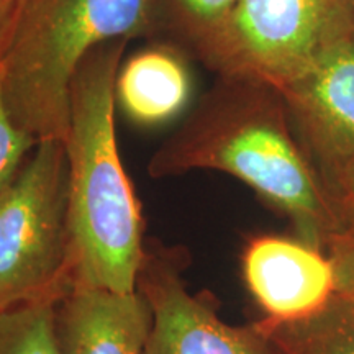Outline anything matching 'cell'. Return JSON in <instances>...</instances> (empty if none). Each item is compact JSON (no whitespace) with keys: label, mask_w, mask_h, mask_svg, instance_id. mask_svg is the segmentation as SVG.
<instances>
[{"label":"cell","mask_w":354,"mask_h":354,"mask_svg":"<svg viewBox=\"0 0 354 354\" xmlns=\"http://www.w3.org/2000/svg\"><path fill=\"white\" fill-rule=\"evenodd\" d=\"M336 274V295L354 302V238L335 234L325 246Z\"/></svg>","instance_id":"15"},{"label":"cell","mask_w":354,"mask_h":354,"mask_svg":"<svg viewBox=\"0 0 354 354\" xmlns=\"http://www.w3.org/2000/svg\"><path fill=\"white\" fill-rule=\"evenodd\" d=\"M326 192L354 172V32L279 91Z\"/></svg>","instance_id":"7"},{"label":"cell","mask_w":354,"mask_h":354,"mask_svg":"<svg viewBox=\"0 0 354 354\" xmlns=\"http://www.w3.org/2000/svg\"><path fill=\"white\" fill-rule=\"evenodd\" d=\"M248 292L269 323L300 322L322 312L336 295L328 254L300 238L258 234L243 248Z\"/></svg>","instance_id":"8"},{"label":"cell","mask_w":354,"mask_h":354,"mask_svg":"<svg viewBox=\"0 0 354 354\" xmlns=\"http://www.w3.org/2000/svg\"><path fill=\"white\" fill-rule=\"evenodd\" d=\"M56 304H26L0 313V354H61Z\"/></svg>","instance_id":"12"},{"label":"cell","mask_w":354,"mask_h":354,"mask_svg":"<svg viewBox=\"0 0 354 354\" xmlns=\"http://www.w3.org/2000/svg\"><path fill=\"white\" fill-rule=\"evenodd\" d=\"M71 287L66 146L39 141L0 198V313L57 302Z\"/></svg>","instance_id":"4"},{"label":"cell","mask_w":354,"mask_h":354,"mask_svg":"<svg viewBox=\"0 0 354 354\" xmlns=\"http://www.w3.org/2000/svg\"><path fill=\"white\" fill-rule=\"evenodd\" d=\"M172 2L183 28L197 46L228 20L240 0H172Z\"/></svg>","instance_id":"14"},{"label":"cell","mask_w":354,"mask_h":354,"mask_svg":"<svg viewBox=\"0 0 354 354\" xmlns=\"http://www.w3.org/2000/svg\"><path fill=\"white\" fill-rule=\"evenodd\" d=\"M38 141L17 125L7 107L3 94V71L0 66V198L15 183L26 156L32 154Z\"/></svg>","instance_id":"13"},{"label":"cell","mask_w":354,"mask_h":354,"mask_svg":"<svg viewBox=\"0 0 354 354\" xmlns=\"http://www.w3.org/2000/svg\"><path fill=\"white\" fill-rule=\"evenodd\" d=\"M254 325L276 354H354V302L339 295L305 320Z\"/></svg>","instance_id":"11"},{"label":"cell","mask_w":354,"mask_h":354,"mask_svg":"<svg viewBox=\"0 0 354 354\" xmlns=\"http://www.w3.org/2000/svg\"><path fill=\"white\" fill-rule=\"evenodd\" d=\"M128 39L87 56L69 99L68 223L73 286L130 294L145 256L143 214L115 133V82Z\"/></svg>","instance_id":"2"},{"label":"cell","mask_w":354,"mask_h":354,"mask_svg":"<svg viewBox=\"0 0 354 354\" xmlns=\"http://www.w3.org/2000/svg\"><path fill=\"white\" fill-rule=\"evenodd\" d=\"M151 312L138 292L74 284L56 304L61 354H145Z\"/></svg>","instance_id":"9"},{"label":"cell","mask_w":354,"mask_h":354,"mask_svg":"<svg viewBox=\"0 0 354 354\" xmlns=\"http://www.w3.org/2000/svg\"><path fill=\"white\" fill-rule=\"evenodd\" d=\"M220 171L284 214L297 238L325 251L339 233L333 205L276 88L223 79L149 159L151 177Z\"/></svg>","instance_id":"1"},{"label":"cell","mask_w":354,"mask_h":354,"mask_svg":"<svg viewBox=\"0 0 354 354\" xmlns=\"http://www.w3.org/2000/svg\"><path fill=\"white\" fill-rule=\"evenodd\" d=\"M21 0H0V66L6 59L17 19H19Z\"/></svg>","instance_id":"17"},{"label":"cell","mask_w":354,"mask_h":354,"mask_svg":"<svg viewBox=\"0 0 354 354\" xmlns=\"http://www.w3.org/2000/svg\"><path fill=\"white\" fill-rule=\"evenodd\" d=\"M115 97L130 120L143 127L161 125L187 105V68L176 53L166 48H149L120 66Z\"/></svg>","instance_id":"10"},{"label":"cell","mask_w":354,"mask_h":354,"mask_svg":"<svg viewBox=\"0 0 354 354\" xmlns=\"http://www.w3.org/2000/svg\"><path fill=\"white\" fill-rule=\"evenodd\" d=\"M351 32L354 0H240L196 48L223 79L279 92Z\"/></svg>","instance_id":"5"},{"label":"cell","mask_w":354,"mask_h":354,"mask_svg":"<svg viewBox=\"0 0 354 354\" xmlns=\"http://www.w3.org/2000/svg\"><path fill=\"white\" fill-rule=\"evenodd\" d=\"M184 263L179 250L145 248L136 276V292L151 312L145 354H276L254 323L228 325L205 294H190Z\"/></svg>","instance_id":"6"},{"label":"cell","mask_w":354,"mask_h":354,"mask_svg":"<svg viewBox=\"0 0 354 354\" xmlns=\"http://www.w3.org/2000/svg\"><path fill=\"white\" fill-rule=\"evenodd\" d=\"M151 0H21L3 59L12 118L38 141H66L74 76L102 44L151 26Z\"/></svg>","instance_id":"3"},{"label":"cell","mask_w":354,"mask_h":354,"mask_svg":"<svg viewBox=\"0 0 354 354\" xmlns=\"http://www.w3.org/2000/svg\"><path fill=\"white\" fill-rule=\"evenodd\" d=\"M328 197L333 205L339 233L354 238V172L335 184L328 190Z\"/></svg>","instance_id":"16"}]
</instances>
